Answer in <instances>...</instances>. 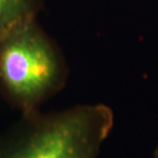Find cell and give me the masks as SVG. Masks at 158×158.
<instances>
[{"mask_svg": "<svg viewBox=\"0 0 158 158\" xmlns=\"http://www.w3.org/2000/svg\"><path fill=\"white\" fill-rule=\"evenodd\" d=\"M67 79L64 56L36 18L0 37V91L22 113L39 110L64 88Z\"/></svg>", "mask_w": 158, "mask_h": 158, "instance_id": "cell-2", "label": "cell"}, {"mask_svg": "<svg viewBox=\"0 0 158 158\" xmlns=\"http://www.w3.org/2000/svg\"><path fill=\"white\" fill-rule=\"evenodd\" d=\"M153 156L154 158H158V147L154 150V153H153Z\"/></svg>", "mask_w": 158, "mask_h": 158, "instance_id": "cell-4", "label": "cell"}, {"mask_svg": "<svg viewBox=\"0 0 158 158\" xmlns=\"http://www.w3.org/2000/svg\"><path fill=\"white\" fill-rule=\"evenodd\" d=\"M113 125V111L104 104L22 113L0 134V158H98Z\"/></svg>", "mask_w": 158, "mask_h": 158, "instance_id": "cell-1", "label": "cell"}, {"mask_svg": "<svg viewBox=\"0 0 158 158\" xmlns=\"http://www.w3.org/2000/svg\"><path fill=\"white\" fill-rule=\"evenodd\" d=\"M39 0H0V37L23 22L36 18Z\"/></svg>", "mask_w": 158, "mask_h": 158, "instance_id": "cell-3", "label": "cell"}]
</instances>
